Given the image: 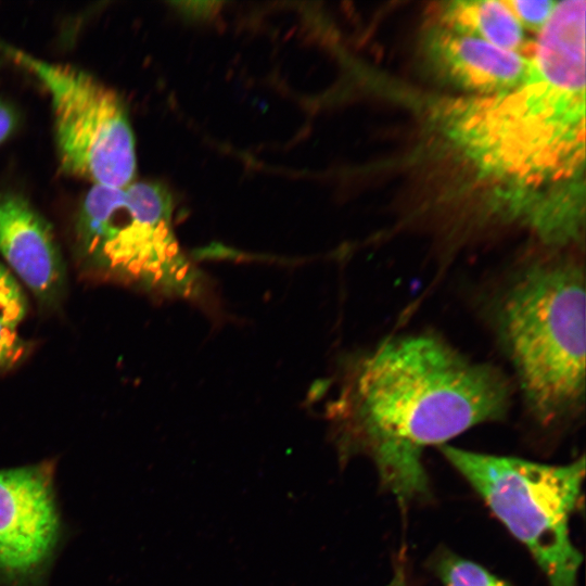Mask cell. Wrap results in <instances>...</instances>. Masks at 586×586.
I'll use <instances>...</instances> for the list:
<instances>
[{"mask_svg":"<svg viewBox=\"0 0 586 586\" xmlns=\"http://www.w3.org/2000/svg\"><path fill=\"white\" fill-rule=\"evenodd\" d=\"M511 385L498 368L429 332L383 340L358 365L342 397L343 442L372 460L403 507L431 496L423 453L500 421Z\"/></svg>","mask_w":586,"mask_h":586,"instance_id":"cell-1","label":"cell"},{"mask_svg":"<svg viewBox=\"0 0 586 586\" xmlns=\"http://www.w3.org/2000/svg\"><path fill=\"white\" fill-rule=\"evenodd\" d=\"M585 1L556 3L515 87L455 103L449 136L483 169L525 182L566 177L585 138Z\"/></svg>","mask_w":586,"mask_h":586,"instance_id":"cell-2","label":"cell"},{"mask_svg":"<svg viewBox=\"0 0 586 586\" xmlns=\"http://www.w3.org/2000/svg\"><path fill=\"white\" fill-rule=\"evenodd\" d=\"M585 270L566 256L514 269L489 307L528 415L550 426L585 404Z\"/></svg>","mask_w":586,"mask_h":586,"instance_id":"cell-3","label":"cell"},{"mask_svg":"<svg viewBox=\"0 0 586 586\" xmlns=\"http://www.w3.org/2000/svg\"><path fill=\"white\" fill-rule=\"evenodd\" d=\"M446 460L534 557L551 586H578L582 555L570 536L585 459L547 464L442 445Z\"/></svg>","mask_w":586,"mask_h":586,"instance_id":"cell-4","label":"cell"},{"mask_svg":"<svg viewBox=\"0 0 586 586\" xmlns=\"http://www.w3.org/2000/svg\"><path fill=\"white\" fill-rule=\"evenodd\" d=\"M75 231L86 263L110 277L167 293L187 294L193 286L171 231L169 198L158 184L92 186Z\"/></svg>","mask_w":586,"mask_h":586,"instance_id":"cell-5","label":"cell"},{"mask_svg":"<svg viewBox=\"0 0 586 586\" xmlns=\"http://www.w3.org/2000/svg\"><path fill=\"white\" fill-rule=\"evenodd\" d=\"M0 52L49 91L64 171L93 186L122 188L132 182L135 139L124 103L114 90L82 69L46 62L1 40Z\"/></svg>","mask_w":586,"mask_h":586,"instance_id":"cell-6","label":"cell"},{"mask_svg":"<svg viewBox=\"0 0 586 586\" xmlns=\"http://www.w3.org/2000/svg\"><path fill=\"white\" fill-rule=\"evenodd\" d=\"M62 535L54 462L0 470V586H43Z\"/></svg>","mask_w":586,"mask_h":586,"instance_id":"cell-7","label":"cell"},{"mask_svg":"<svg viewBox=\"0 0 586 586\" xmlns=\"http://www.w3.org/2000/svg\"><path fill=\"white\" fill-rule=\"evenodd\" d=\"M0 253L42 302L56 298L64 266L48 221L16 192L0 193Z\"/></svg>","mask_w":586,"mask_h":586,"instance_id":"cell-8","label":"cell"},{"mask_svg":"<svg viewBox=\"0 0 586 586\" xmlns=\"http://www.w3.org/2000/svg\"><path fill=\"white\" fill-rule=\"evenodd\" d=\"M437 67L464 89L492 95L507 91L525 77L530 60L485 40L442 26L430 38Z\"/></svg>","mask_w":586,"mask_h":586,"instance_id":"cell-9","label":"cell"},{"mask_svg":"<svg viewBox=\"0 0 586 586\" xmlns=\"http://www.w3.org/2000/svg\"><path fill=\"white\" fill-rule=\"evenodd\" d=\"M442 26L479 37L486 42L517 52L524 46L521 22L507 1H457L442 14Z\"/></svg>","mask_w":586,"mask_h":586,"instance_id":"cell-10","label":"cell"},{"mask_svg":"<svg viewBox=\"0 0 586 586\" xmlns=\"http://www.w3.org/2000/svg\"><path fill=\"white\" fill-rule=\"evenodd\" d=\"M434 569L443 586H511L480 564L446 550L435 557Z\"/></svg>","mask_w":586,"mask_h":586,"instance_id":"cell-11","label":"cell"},{"mask_svg":"<svg viewBox=\"0 0 586 586\" xmlns=\"http://www.w3.org/2000/svg\"><path fill=\"white\" fill-rule=\"evenodd\" d=\"M26 313V300L13 276L0 264V322L15 327Z\"/></svg>","mask_w":586,"mask_h":586,"instance_id":"cell-12","label":"cell"},{"mask_svg":"<svg viewBox=\"0 0 586 586\" xmlns=\"http://www.w3.org/2000/svg\"><path fill=\"white\" fill-rule=\"evenodd\" d=\"M515 17L527 27L542 29L557 2L553 1H507Z\"/></svg>","mask_w":586,"mask_h":586,"instance_id":"cell-13","label":"cell"},{"mask_svg":"<svg viewBox=\"0 0 586 586\" xmlns=\"http://www.w3.org/2000/svg\"><path fill=\"white\" fill-rule=\"evenodd\" d=\"M26 345L11 327L0 322V371L17 364L25 355Z\"/></svg>","mask_w":586,"mask_h":586,"instance_id":"cell-14","label":"cell"},{"mask_svg":"<svg viewBox=\"0 0 586 586\" xmlns=\"http://www.w3.org/2000/svg\"><path fill=\"white\" fill-rule=\"evenodd\" d=\"M17 123L18 117L15 110L0 99V144L13 133Z\"/></svg>","mask_w":586,"mask_h":586,"instance_id":"cell-15","label":"cell"},{"mask_svg":"<svg viewBox=\"0 0 586 586\" xmlns=\"http://www.w3.org/2000/svg\"><path fill=\"white\" fill-rule=\"evenodd\" d=\"M387 586H408L407 575L403 563H399L395 568L393 577L391 578Z\"/></svg>","mask_w":586,"mask_h":586,"instance_id":"cell-16","label":"cell"}]
</instances>
